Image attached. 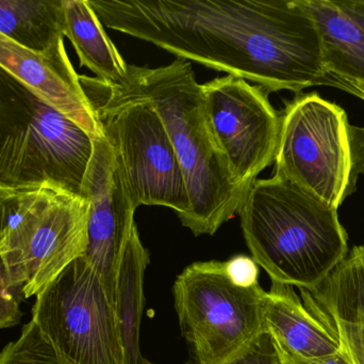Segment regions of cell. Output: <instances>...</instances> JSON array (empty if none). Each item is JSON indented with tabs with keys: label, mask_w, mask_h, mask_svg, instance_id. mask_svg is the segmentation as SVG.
I'll use <instances>...</instances> for the list:
<instances>
[{
	"label": "cell",
	"mask_w": 364,
	"mask_h": 364,
	"mask_svg": "<svg viewBox=\"0 0 364 364\" xmlns=\"http://www.w3.org/2000/svg\"><path fill=\"white\" fill-rule=\"evenodd\" d=\"M224 364H279L271 336L265 331Z\"/></svg>",
	"instance_id": "obj_21"
},
{
	"label": "cell",
	"mask_w": 364,
	"mask_h": 364,
	"mask_svg": "<svg viewBox=\"0 0 364 364\" xmlns=\"http://www.w3.org/2000/svg\"><path fill=\"white\" fill-rule=\"evenodd\" d=\"M63 0H0V36L30 51L64 40Z\"/></svg>",
	"instance_id": "obj_18"
},
{
	"label": "cell",
	"mask_w": 364,
	"mask_h": 364,
	"mask_svg": "<svg viewBox=\"0 0 364 364\" xmlns=\"http://www.w3.org/2000/svg\"><path fill=\"white\" fill-rule=\"evenodd\" d=\"M79 80L114 150L136 207H168L183 224L191 211L188 189L176 152L155 107L143 98L111 93L96 77L79 75Z\"/></svg>",
	"instance_id": "obj_7"
},
{
	"label": "cell",
	"mask_w": 364,
	"mask_h": 364,
	"mask_svg": "<svg viewBox=\"0 0 364 364\" xmlns=\"http://www.w3.org/2000/svg\"><path fill=\"white\" fill-rule=\"evenodd\" d=\"M143 364H153V363H149V361H145V363Z\"/></svg>",
	"instance_id": "obj_27"
},
{
	"label": "cell",
	"mask_w": 364,
	"mask_h": 364,
	"mask_svg": "<svg viewBox=\"0 0 364 364\" xmlns=\"http://www.w3.org/2000/svg\"><path fill=\"white\" fill-rule=\"evenodd\" d=\"M102 25L176 58L303 93L327 76L318 26L299 0H89Z\"/></svg>",
	"instance_id": "obj_1"
},
{
	"label": "cell",
	"mask_w": 364,
	"mask_h": 364,
	"mask_svg": "<svg viewBox=\"0 0 364 364\" xmlns=\"http://www.w3.org/2000/svg\"><path fill=\"white\" fill-rule=\"evenodd\" d=\"M314 316L323 322L326 323L328 326H331L336 331L342 346L348 353L353 364H364V338L363 336L359 335L356 331L350 328L348 325L327 320V318L316 316V314H314Z\"/></svg>",
	"instance_id": "obj_22"
},
{
	"label": "cell",
	"mask_w": 364,
	"mask_h": 364,
	"mask_svg": "<svg viewBox=\"0 0 364 364\" xmlns=\"http://www.w3.org/2000/svg\"><path fill=\"white\" fill-rule=\"evenodd\" d=\"M21 299L18 291L14 288L6 266L0 258V329L11 328L21 321Z\"/></svg>",
	"instance_id": "obj_20"
},
{
	"label": "cell",
	"mask_w": 364,
	"mask_h": 364,
	"mask_svg": "<svg viewBox=\"0 0 364 364\" xmlns=\"http://www.w3.org/2000/svg\"><path fill=\"white\" fill-rule=\"evenodd\" d=\"M264 321L273 341L295 356L318 358L343 350L336 331L305 307L293 286L272 284Z\"/></svg>",
	"instance_id": "obj_14"
},
{
	"label": "cell",
	"mask_w": 364,
	"mask_h": 364,
	"mask_svg": "<svg viewBox=\"0 0 364 364\" xmlns=\"http://www.w3.org/2000/svg\"><path fill=\"white\" fill-rule=\"evenodd\" d=\"M95 139L0 66V187L85 198Z\"/></svg>",
	"instance_id": "obj_4"
},
{
	"label": "cell",
	"mask_w": 364,
	"mask_h": 364,
	"mask_svg": "<svg viewBox=\"0 0 364 364\" xmlns=\"http://www.w3.org/2000/svg\"><path fill=\"white\" fill-rule=\"evenodd\" d=\"M90 202L87 241L82 258L100 276L115 301L117 274L126 247L138 233V207L128 192L114 150L106 137L94 140V153L85 182Z\"/></svg>",
	"instance_id": "obj_11"
},
{
	"label": "cell",
	"mask_w": 364,
	"mask_h": 364,
	"mask_svg": "<svg viewBox=\"0 0 364 364\" xmlns=\"http://www.w3.org/2000/svg\"><path fill=\"white\" fill-rule=\"evenodd\" d=\"M274 177L288 180L335 209L364 175V128L316 92L297 94L280 115Z\"/></svg>",
	"instance_id": "obj_5"
},
{
	"label": "cell",
	"mask_w": 364,
	"mask_h": 364,
	"mask_svg": "<svg viewBox=\"0 0 364 364\" xmlns=\"http://www.w3.org/2000/svg\"><path fill=\"white\" fill-rule=\"evenodd\" d=\"M149 254L139 232L126 247L117 274L115 307L123 342L125 364H143L140 350V325L144 307L143 282Z\"/></svg>",
	"instance_id": "obj_17"
},
{
	"label": "cell",
	"mask_w": 364,
	"mask_h": 364,
	"mask_svg": "<svg viewBox=\"0 0 364 364\" xmlns=\"http://www.w3.org/2000/svg\"><path fill=\"white\" fill-rule=\"evenodd\" d=\"M9 190L0 187V232H1L2 222H4V201H6V196H8Z\"/></svg>",
	"instance_id": "obj_26"
},
{
	"label": "cell",
	"mask_w": 364,
	"mask_h": 364,
	"mask_svg": "<svg viewBox=\"0 0 364 364\" xmlns=\"http://www.w3.org/2000/svg\"><path fill=\"white\" fill-rule=\"evenodd\" d=\"M299 291L310 312L348 325L364 337V246L348 251L318 288Z\"/></svg>",
	"instance_id": "obj_15"
},
{
	"label": "cell",
	"mask_w": 364,
	"mask_h": 364,
	"mask_svg": "<svg viewBox=\"0 0 364 364\" xmlns=\"http://www.w3.org/2000/svg\"><path fill=\"white\" fill-rule=\"evenodd\" d=\"M175 309L194 364H224L265 333L267 292L232 281L225 262H197L174 284Z\"/></svg>",
	"instance_id": "obj_8"
},
{
	"label": "cell",
	"mask_w": 364,
	"mask_h": 364,
	"mask_svg": "<svg viewBox=\"0 0 364 364\" xmlns=\"http://www.w3.org/2000/svg\"><path fill=\"white\" fill-rule=\"evenodd\" d=\"M274 345L277 352L279 364H353L350 356L344 348L341 352L328 355V356L318 357V358H303V357L295 356V355L282 350L275 342H274Z\"/></svg>",
	"instance_id": "obj_24"
},
{
	"label": "cell",
	"mask_w": 364,
	"mask_h": 364,
	"mask_svg": "<svg viewBox=\"0 0 364 364\" xmlns=\"http://www.w3.org/2000/svg\"><path fill=\"white\" fill-rule=\"evenodd\" d=\"M104 83V81H102ZM117 95L149 100L164 121L181 164L191 211L182 226L195 236L213 235L235 217L247 190L233 177L210 125L200 83L190 61L159 68L129 66Z\"/></svg>",
	"instance_id": "obj_2"
},
{
	"label": "cell",
	"mask_w": 364,
	"mask_h": 364,
	"mask_svg": "<svg viewBox=\"0 0 364 364\" xmlns=\"http://www.w3.org/2000/svg\"><path fill=\"white\" fill-rule=\"evenodd\" d=\"M237 214L252 260L272 282L314 291L348 256L338 209L288 180H256Z\"/></svg>",
	"instance_id": "obj_3"
},
{
	"label": "cell",
	"mask_w": 364,
	"mask_h": 364,
	"mask_svg": "<svg viewBox=\"0 0 364 364\" xmlns=\"http://www.w3.org/2000/svg\"><path fill=\"white\" fill-rule=\"evenodd\" d=\"M0 66L94 139L105 137L66 53L64 40L38 53L0 36Z\"/></svg>",
	"instance_id": "obj_12"
},
{
	"label": "cell",
	"mask_w": 364,
	"mask_h": 364,
	"mask_svg": "<svg viewBox=\"0 0 364 364\" xmlns=\"http://www.w3.org/2000/svg\"><path fill=\"white\" fill-rule=\"evenodd\" d=\"M201 90L216 142L235 181L248 192L275 162L280 115L262 88L232 75L212 79Z\"/></svg>",
	"instance_id": "obj_10"
},
{
	"label": "cell",
	"mask_w": 364,
	"mask_h": 364,
	"mask_svg": "<svg viewBox=\"0 0 364 364\" xmlns=\"http://www.w3.org/2000/svg\"><path fill=\"white\" fill-rule=\"evenodd\" d=\"M0 364H58L50 346L30 320L21 336L0 352Z\"/></svg>",
	"instance_id": "obj_19"
},
{
	"label": "cell",
	"mask_w": 364,
	"mask_h": 364,
	"mask_svg": "<svg viewBox=\"0 0 364 364\" xmlns=\"http://www.w3.org/2000/svg\"><path fill=\"white\" fill-rule=\"evenodd\" d=\"M227 273L233 282L242 286H252L258 284L259 269L252 258L237 256L225 262Z\"/></svg>",
	"instance_id": "obj_23"
},
{
	"label": "cell",
	"mask_w": 364,
	"mask_h": 364,
	"mask_svg": "<svg viewBox=\"0 0 364 364\" xmlns=\"http://www.w3.org/2000/svg\"><path fill=\"white\" fill-rule=\"evenodd\" d=\"M90 202L51 187L9 190L0 258L21 299L36 296L85 254Z\"/></svg>",
	"instance_id": "obj_6"
},
{
	"label": "cell",
	"mask_w": 364,
	"mask_h": 364,
	"mask_svg": "<svg viewBox=\"0 0 364 364\" xmlns=\"http://www.w3.org/2000/svg\"><path fill=\"white\" fill-rule=\"evenodd\" d=\"M63 33L74 46L80 66L107 85H119L128 64L104 29L89 0H63Z\"/></svg>",
	"instance_id": "obj_16"
},
{
	"label": "cell",
	"mask_w": 364,
	"mask_h": 364,
	"mask_svg": "<svg viewBox=\"0 0 364 364\" xmlns=\"http://www.w3.org/2000/svg\"><path fill=\"white\" fill-rule=\"evenodd\" d=\"M321 85L338 88V89L343 90V91L348 92V93L357 96V98L364 100V83L340 80V79L331 78V77L326 76Z\"/></svg>",
	"instance_id": "obj_25"
},
{
	"label": "cell",
	"mask_w": 364,
	"mask_h": 364,
	"mask_svg": "<svg viewBox=\"0 0 364 364\" xmlns=\"http://www.w3.org/2000/svg\"><path fill=\"white\" fill-rule=\"evenodd\" d=\"M316 21L327 76L364 83V0H299Z\"/></svg>",
	"instance_id": "obj_13"
},
{
	"label": "cell",
	"mask_w": 364,
	"mask_h": 364,
	"mask_svg": "<svg viewBox=\"0 0 364 364\" xmlns=\"http://www.w3.org/2000/svg\"><path fill=\"white\" fill-rule=\"evenodd\" d=\"M36 297L31 321L58 364H125L114 299L82 256Z\"/></svg>",
	"instance_id": "obj_9"
}]
</instances>
